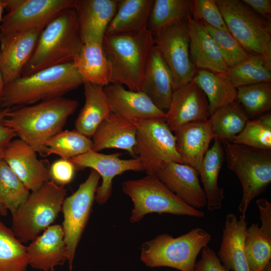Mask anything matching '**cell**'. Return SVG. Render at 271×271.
Returning a JSON list of instances; mask_svg holds the SVG:
<instances>
[{
    "label": "cell",
    "mask_w": 271,
    "mask_h": 271,
    "mask_svg": "<svg viewBox=\"0 0 271 271\" xmlns=\"http://www.w3.org/2000/svg\"><path fill=\"white\" fill-rule=\"evenodd\" d=\"M228 32L250 55L271 62V23L242 0H215Z\"/></svg>",
    "instance_id": "cell-9"
},
{
    "label": "cell",
    "mask_w": 271,
    "mask_h": 271,
    "mask_svg": "<svg viewBox=\"0 0 271 271\" xmlns=\"http://www.w3.org/2000/svg\"><path fill=\"white\" fill-rule=\"evenodd\" d=\"M200 259L196 262L194 271H229L221 263L215 252L209 246L203 248Z\"/></svg>",
    "instance_id": "cell-44"
},
{
    "label": "cell",
    "mask_w": 271,
    "mask_h": 271,
    "mask_svg": "<svg viewBox=\"0 0 271 271\" xmlns=\"http://www.w3.org/2000/svg\"><path fill=\"white\" fill-rule=\"evenodd\" d=\"M203 24L214 40L228 68H231L249 57L250 54L228 31Z\"/></svg>",
    "instance_id": "cell-40"
},
{
    "label": "cell",
    "mask_w": 271,
    "mask_h": 271,
    "mask_svg": "<svg viewBox=\"0 0 271 271\" xmlns=\"http://www.w3.org/2000/svg\"><path fill=\"white\" fill-rule=\"evenodd\" d=\"M83 84L73 62L47 68L6 84L1 109L63 97Z\"/></svg>",
    "instance_id": "cell-2"
},
{
    "label": "cell",
    "mask_w": 271,
    "mask_h": 271,
    "mask_svg": "<svg viewBox=\"0 0 271 271\" xmlns=\"http://www.w3.org/2000/svg\"><path fill=\"white\" fill-rule=\"evenodd\" d=\"M29 190L12 169L0 159V202L14 214L26 200Z\"/></svg>",
    "instance_id": "cell-39"
},
{
    "label": "cell",
    "mask_w": 271,
    "mask_h": 271,
    "mask_svg": "<svg viewBox=\"0 0 271 271\" xmlns=\"http://www.w3.org/2000/svg\"><path fill=\"white\" fill-rule=\"evenodd\" d=\"M120 155V153L104 154L91 150L69 160L76 167L89 168L99 174L102 183L97 187L95 200L100 205L105 204L110 197L115 176L127 171H144L138 158L122 159Z\"/></svg>",
    "instance_id": "cell-14"
},
{
    "label": "cell",
    "mask_w": 271,
    "mask_h": 271,
    "mask_svg": "<svg viewBox=\"0 0 271 271\" xmlns=\"http://www.w3.org/2000/svg\"><path fill=\"white\" fill-rule=\"evenodd\" d=\"M226 73L236 88L271 82V62L260 55L250 54L245 60L228 68Z\"/></svg>",
    "instance_id": "cell-34"
},
{
    "label": "cell",
    "mask_w": 271,
    "mask_h": 271,
    "mask_svg": "<svg viewBox=\"0 0 271 271\" xmlns=\"http://www.w3.org/2000/svg\"><path fill=\"white\" fill-rule=\"evenodd\" d=\"M66 190L52 180L32 191L26 200L12 215V228L23 242L32 241L53 223L57 217Z\"/></svg>",
    "instance_id": "cell-6"
},
{
    "label": "cell",
    "mask_w": 271,
    "mask_h": 271,
    "mask_svg": "<svg viewBox=\"0 0 271 271\" xmlns=\"http://www.w3.org/2000/svg\"><path fill=\"white\" fill-rule=\"evenodd\" d=\"M10 109L6 108L0 110V159H3L8 147L17 137L15 132L4 123V118Z\"/></svg>",
    "instance_id": "cell-45"
},
{
    "label": "cell",
    "mask_w": 271,
    "mask_h": 271,
    "mask_svg": "<svg viewBox=\"0 0 271 271\" xmlns=\"http://www.w3.org/2000/svg\"><path fill=\"white\" fill-rule=\"evenodd\" d=\"M119 2V0H77L74 9L84 43L93 42L102 45Z\"/></svg>",
    "instance_id": "cell-20"
},
{
    "label": "cell",
    "mask_w": 271,
    "mask_h": 271,
    "mask_svg": "<svg viewBox=\"0 0 271 271\" xmlns=\"http://www.w3.org/2000/svg\"><path fill=\"white\" fill-rule=\"evenodd\" d=\"M100 178L96 171L91 169L86 180L74 193L65 198L62 204L64 220L62 227L70 271H72L76 249L88 220Z\"/></svg>",
    "instance_id": "cell-12"
},
{
    "label": "cell",
    "mask_w": 271,
    "mask_h": 271,
    "mask_svg": "<svg viewBox=\"0 0 271 271\" xmlns=\"http://www.w3.org/2000/svg\"><path fill=\"white\" fill-rule=\"evenodd\" d=\"M85 103L75 121V129L91 138L100 124L110 114L104 86L84 83Z\"/></svg>",
    "instance_id": "cell-28"
},
{
    "label": "cell",
    "mask_w": 271,
    "mask_h": 271,
    "mask_svg": "<svg viewBox=\"0 0 271 271\" xmlns=\"http://www.w3.org/2000/svg\"><path fill=\"white\" fill-rule=\"evenodd\" d=\"M262 271H271V262L269 261Z\"/></svg>",
    "instance_id": "cell-52"
},
{
    "label": "cell",
    "mask_w": 271,
    "mask_h": 271,
    "mask_svg": "<svg viewBox=\"0 0 271 271\" xmlns=\"http://www.w3.org/2000/svg\"><path fill=\"white\" fill-rule=\"evenodd\" d=\"M191 16L213 28L228 31L215 0H193Z\"/></svg>",
    "instance_id": "cell-42"
},
{
    "label": "cell",
    "mask_w": 271,
    "mask_h": 271,
    "mask_svg": "<svg viewBox=\"0 0 271 271\" xmlns=\"http://www.w3.org/2000/svg\"><path fill=\"white\" fill-rule=\"evenodd\" d=\"M27 247L0 219V271H26Z\"/></svg>",
    "instance_id": "cell-35"
},
{
    "label": "cell",
    "mask_w": 271,
    "mask_h": 271,
    "mask_svg": "<svg viewBox=\"0 0 271 271\" xmlns=\"http://www.w3.org/2000/svg\"><path fill=\"white\" fill-rule=\"evenodd\" d=\"M6 85V82L4 78V76L0 71V110L2 109L1 105V100Z\"/></svg>",
    "instance_id": "cell-49"
},
{
    "label": "cell",
    "mask_w": 271,
    "mask_h": 271,
    "mask_svg": "<svg viewBox=\"0 0 271 271\" xmlns=\"http://www.w3.org/2000/svg\"><path fill=\"white\" fill-rule=\"evenodd\" d=\"M236 100L249 119L269 112L271 109V82L237 88Z\"/></svg>",
    "instance_id": "cell-38"
},
{
    "label": "cell",
    "mask_w": 271,
    "mask_h": 271,
    "mask_svg": "<svg viewBox=\"0 0 271 271\" xmlns=\"http://www.w3.org/2000/svg\"><path fill=\"white\" fill-rule=\"evenodd\" d=\"M53 271H54V270H53Z\"/></svg>",
    "instance_id": "cell-53"
},
{
    "label": "cell",
    "mask_w": 271,
    "mask_h": 271,
    "mask_svg": "<svg viewBox=\"0 0 271 271\" xmlns=\"http://www.w3.org/2000/svg\"><path fill=\"white\" fill-rule=\"evenodd\" d=\"M154 46L153 34L148 29L105 36L102 47L111 67L110 83L141 91L146 65Z\"/></svg>",
    "instance_id": "cell-4"
},
{
    "label": "cell",
    "mask_w": 271,
    "mask_h": 271,
    "mask_svg": "<svg viewBox=\"0 0 271 271\" xmlns=\"http://www.w3.org/2000/svg\"><path fill=\"white\" fill-rule=\"evenodd\" d=\"M27 251L29 264L34 268L53 271L55 266L63 264L68 260V253L62 226L48 227L27 246Z\"/></svg>",
    "instance_id": "cell-21"
},
{
    "label": "cell",
    "mask_w": 271,
    "mask_h": 271,
    "mask_svg": "<svg viewBox=\"0 0 271 271\" xmlns=\"http://www.w3.org/2000/svg\"><path fill=\"white\" fill-rule=\"evenodd\" d=\"M249 119L237 100L216 110L208 119L214 136V139L221 143L231 142L243 130Z\"/></svg>",
    "instance_id": "cell-32"
},
{
    "label": "cell",
    "mask_w": 271,
    "mask_h": 271,
    "mask_svg": "<svg viewBox=\"0 0 271 271\" xmlns=\"http://www.w3.org/2000/svg\"><path fill=\"white\" fill-rule=\"evenodd\" d=\"M259 212L260 228L266 234L271 235V203L264 198L256 201Z\"/></svg>",
    "instance_id": "cell-46"
},
{
    "label": "cell",
    "mask_w": 271,
    "mask_h": 271,
    "mask_svg": "<svg viewBox=\"0 0 271 271\" xmlns=\"http://www.w3.org/2000/svg\"><path fill=\"white\" fill-rule=\"evenodd\" d=\"M247 228L245 216L237 219L233 213L227 214L217 256L229 270L250 271L244 250Z\"/></svg>",
    "instance_id": "cell-24"
},
{
    "label": "cell",
    "mask_w": 271,
    "mask_h": 271,
    "mask_svg": "<svg viewBox=\"0 0 271 271\" xmlns=\"http://www.w3.org/2000/svg\"><path fill=\"white\" fill-rule=\"evenodd\" d=\"M211 238V235L200 227L177 237L161 234L143 244L141 260L150 267H169L180 271H194L198 254Z\"/></svg>",
    "instance_id": "cell-5"
},
{
    "label": "cell",
    "mask_w": 271,
    "mask_h": 271,
    "mask_svg": "<svg viewBox=\"0 0 271 271\" xmlns=\"http://www.w3.org/2000/svg\"><path fill=\"white\" fill-rule=\"evenodd\" d=\"M191 0H154L147 29L153 33L191 16Z\"/></svg>",
    "instance_id": "cell-33"
},
{
    "label": "cell",
    "mask_w": 271,
    "mask_h": 271,
    "mask_svg": "<svg viewBox=\"0 0 271 271\" xmlns=\"http://www.w3.org/2000/svg\"><path fill=\"white\" fill-rule=\"evenodd\" d=\"M222 144L228 167L235 173L242 188L238 210L245 216L251 202L271 183V151L231 142Z\"/></svg>",
    "instance_id": "cell-7"
},
{
    "label": "cell",
    "mask_w": 271,
    "mask_h": 271,
    "mask_svg": "<svg viewBox=\"0 0 271 271\" xmlns=\"http://www.w3.org/2000/svg\"><path fill=\"white\" fill-rule=\"evenodd\" d=\"M77 100L64 97L11 108L4 123L37 153L45 156V143L62 130L77 109Z\"/></svg>",
    "instance_id": "cell-1"
},
{
    "label": "cell",
    "mask_w": 271,
    "mask_h": 271,
    "mask_svg": "<svg viewBox=\"0 0 271 271\" xmlns=\"http://www.w3.org/2000/svg\"><path fill=\"white\" fill-rule=\"evenodd\" d=\"M75 169L76 166L71 161L61 158L54 162L49 169L51 180L63 186L72 180Z\"/></svg>",
    "instance_id": "cell-43"
},
{
    "label": "cell",
    "mask_w": 271,
    "mask_h": 271,
    "mask_svg": "<svg viewBox=\"0 0 271 271\" xmlns=\"http://www.w3.org/2000/svg\"><path fill=\"white\" fill-rule=\"evenodd\" d=\"M244 250L250 271H262L271 258V235L264 232L257 223L247 228Z\"/></svg>",
    "instance_id": "cell-37"
},
{
    "label": "cell",
    "mask_w": 271,
    "mask_h": 271,
    "mask_svg": "<svg viewBox=\"0 0 271 271\" xmlns=\"http://www.w3.org/2000/svg\"><path fill=\"white\" fill-rule=\"evenodd\" d=\"M3 159L29 191H35L51 180L45 162L39 160L35 150L19 138L11 142Z\"/></svg>",
    "instance_id": "cell-18"
},
{
    "label": "cell",
    "mask_w": 271,
    "mask_h": 271,
    "mask_svg": "<svg viewBox=\"0 0 271 271\" xmlns=\"http://www.w3.org/2000/svg\"><path fill=\"white\" fill-rule=\"evenodd\" d=\"M193 81L206 96L210 116L219 109L236 100L237 88L226 72L197 69Z\"/></svg>",
    "instance_id": "cell-30"
},
{
    "label": "cell",
    "mask_w": 271,
    "mask_h": 271,
    "mask_svg": "<svg viewBox=\"0 0 271 271\" xmlns=\"http://www.w3.org/2000/svg\"><path fill=\"white\" fill-rule=\"evenodd\" d=\"M42 30L0 34V71L6 84L21 76Z\"/></svg>",
    "instance_id": "cell-15"
},
{
    "label": "cell",
    "mask_w": 271,
    "mask_h": 271,
    "mask_svg": "<svg viewBox=\"0 0 271 271\" xmlns=\"http://www.w3.org/2000/svg\"><path fill=\"white\" fill-rule=\"evenodd\" d=\"M123 192L131 199L133 207L130 221L136 223L149 213H168L201 218L204 213L192 207L172 192L156 174L147 175L122 184Z\"/></svg>",
    "instance_id": "cell-8"
},
{
    "label": "cell",
    "mask_w": 271,
    "mask_h": 271,
    "mask_svg": "<svg viewBox=\"0 0 271 271\" xmlns=\"http://www.w3.org/2000/svg\"><path fill=\"white\" fill-rule=\"evenodd\" d=\"M154 0H119L117 11L108 25L106 35L148 29Z\"/></svg>",
    "instance_id": "cell-31"
},
{
    "label": "cell",
    "mask_w": 271,
    "mask_h": 271,
    "mask_svg": "<svg viewBox=\"0 0 271 271\" xmlns=\"http://www.w3.org/2000/svg\"><path fill=\"white\" fill-rule=\"evenodd\" d=\"M172 75L173 91L193 80L197 69L191 61L187 20L152 33Z\"/></svg>",
    "instance_id": "cell-11"
},
{
    "label": "cell",
    "mask_w": 271,
    "mask_h": 271,
    "mask_svg": "<svg viewBox=\"0 0 271 271\" xmlns=\"http://www.w3.org/2000/svg\"><path fill=\"white\" fill-rule=\"evenodd\" d=\"M224 157L222 144L214 140L213 145L205 154L199 175L207 199V207L211 212L220 210L225 198L224 188L218 186V179Z\"/></svg>",
    "instance_id": "cell-29"
},
{
    "label": "cell",
    "mask_w": 271,
    "mask_h": 271,
    "mask_svg": "<svg viewBox=\"0 0 271 271\" xmlns=\"http://www.w3.org/2000/svg\"><path fill=\"white\" fill-rule=\"evenodd\" d=\"M45 156H59L70 160L91 151L92 141L77 130H62L45 143Z\"/></svg>",
    "instance_id": "cell-36"
},
{
    "label": "cell",
    "mask_w": 271,
    "mask_h": 271,
    "mask_svg": "<svg viewBox=\"0 0 271 271\" xmlns=\"http://www.w3.org/2000/svg\"><path fill=\"white\" fill-rule=\"evenodd\" d=\"M231 143L254 149L271 151V127L263 125L257 119H250L243 130Z\"/></svg>",
    "instance_id": "cell-41"
},
{
    "label": "cell",
    "mask_w": 271,
    "mask_h": 271,
    "mask_svg": "<svg viewBox=\"0 0 271 271\" xmlns=\"http://www.w3.org/2000/svg\"><path fill=\"white\" fill-rule=\"evenodd\" d=\"M187 24L190 58L196 69L226 72L228 68L203 23L189 16Z\"/></svg>",
    "instance_id": "cell-23"
},
{
    "label": "cell",
    "mask_w": 271,
    "mask_h": 271,
    "mask_svg": "<svg viewBox=\"0 0 271 271\" xmlns=\"http://www.w3.org/2000/svg\"><path fill=\"white\" fill-rule=\"evenodd\" d=\"M141 91L159 109L168 110L173 89L171 71L160 52L154 46L145 69Z\"/></svg>",
    "instance_id": "cell-25"
},
{
    "label": "cell",
    "mask_w": 271,
    "mask_h": 271,
    "mask_svg": "<svg viewBox=\"0 0 271 271\" xmlns=\"http://www.w3.org/2000/svg\"><path fill=\"white\" fill-rule=\"evenodd\" d=\"M83 44L76 11L63 10L41 32L33 55L21 76L73 62Z\"/></svg>",
    "instance_id": "cell-3"
},
{
    "label": "cell",
    "mask_w": 271,
    "mask_h": 271,
    "mask_svg": "<svg viewBox=\"0 0 271 271\" xmlns=\"http://www.w3.org/2000/svg\"><path fill=\"white\" fill-rule=\"evenodd\" d=\"M73 63L83 84L105 86L110 83L111 67L102 44L93 42L84 43Z\"/></svg>",
    "instance_id": "cell-27"
},
{
    "label": "cell",
    "mask_w": 271,
    "mask_h": 271,
    "mask_svg": "<svg viewBox=\"0 0 271 271\" xmlns=\"http://www.w3.org/2000/svg\"><path fill=\"white\" fill-rule=\"evenodd\" d=\"M136 134L134 123L111 112L94 133L91 150L98 152L106 149H121L136 157Z\"/></svg>",
    "instance_id": "cell-26"
},
{
    "label": "cell",
    "mask_w": 271,
    "mask_h": 271,
    "mask_svg": "<svg viewBox=\"0 0 271 271\" xmlns=\"http://www.w3.org/2000/svg\"><path fill=\"white\" fill-rule=\"evenodd\" d=\"M209 117L206 96L192 80L173 91L165 120L175 132L186 124L207 121Z\"/></svg>",
    "instance_id": "cell-16"
},
{
    "label": "cell",
    "mask_w": 271,
    "mask_h": 271,
    "mask_svg": "<svg viewBox=\"0 0 271 271\" xmlns=\"http://www.w3.org/2000/svg\"><path fill=\"white\" fill-rule=\"evenodd\" d=\"M156 175L172 192L189 206L197 209L206 206V196L199 182V173L192 167L171 162Z\"/></svg>",
    "instance_id": "cell-19"
},
{
    "label": "cell",
    "mask_w": 271,
    "mask_h": 271,
    "mask_svg": "<svg viewBox=\"0 0 271 271\" xmlns=\"http://www.w3.org/2000/svg\"><path fill=\"white\" fill-rule=\"evenodd\" d=\"M8 13L0 25V34L43 29L60 12L75 9L77 0H6Z\"/></svg>",
    "instance_id": "cell-13"
},
{
    "label": "cell",
    "mask_w": 271,
    "mask_h": 271,
    "mask_svg": "<svg viewBox=\"0 0 271 271\" xmlns=\"http://www.w3.org/2000/svg\"><path fill=\"white\" fill-rule=\"evenodd\" d=\"M6 0H0V22L3 18V14L4 10L6 9Z\"/></svg>",
    "instance_id": "cell-50"
},
{
    "label": "cell",
    "mask_w": 271,
    "mask_h": 271,
    "mask_svg": "<svg viewBox=\"0 0 271 271\" xmlns=\"http://www.w3.org/2000/svg\"><path fill=\"white\" fill-rule=\"evenodd\" d=\"M247 6L257 15L270 21V0H242Z\"/></svg>",
    "instance_id": "cell-47"
},
{
    "label": "cell",
    "mask_w": 271,
    "mask_h": 271,
    "mask_svg": "<svg viewBox=\"0 0 271 271\" xmlns=\"http://www.w3.org/2000/svg\"><path fill=\"white\" fill-rule=\"evenodd\" d=\"M177 152L183 163L199 173L204 157L214 136L209 120L186 124L175 131Z\"/></svg>",
    "instance_id": "cell-22"
},
{
    "label": "cell",
    "mask_w": 271,
    "mask_h": 271,
    "mask_svg": "<svg viewBox=\"0 0 271 271\" xmlns=\"http://www.w3.org/2000/svg\"><path fill=\"white\" fill-rule=\"evenodd\" d=\"M263 125L271 127V113L267 112L260 116L257 119Z\"/></svg>",
    "instance_id": "cell-48"
},
{
    "label": "cell",
    "mask_w": 271,
    "mask_h": 271,
    "mask_svg": "<svg viewBox=\"0 0 271 271\" xmlns=\"http://www.w3.org/2000/svg\"><path fill=\"white\" fill-rule=\"evenodd\" d=\"M8 210L6 207L0 202V215L6 216L7 214Z\"/></svg>",
    "instance_id": "cell-51"
},
{
    "label": "cell",
    "mask_w": 271,
    "mask_h": 271,
    "mask_svg": "<svg viewBox=\"0 0 271 271\" xmlns=\"http://www.w3.org/2000/svg\"><path fill=\"white\" fill-rule=\"evenodd\" d=\"M137 128L135 157L147 175L156 174L171 162L183 163L177 152L175 135L164 118L134 123Z\"/></svg>",
    "instance_id": "cell-10"
},
{
    "label": "cell",
    "mask_w": 271,
    "mask_h": 271,
    "mask_svg": "<svg viewBox=\"0 0 271 271\" xmlns=\"http://www.w3.org/2000/svg\"><path fill=\"white\" fill-rule=\"evenodd\" d=\"M111 113L137 123L164 118L166 112L158 108L142 91H134L118 84L103 87Z\"/></svg>",
    "instance_id": "cell-17"
}]
</instances>
